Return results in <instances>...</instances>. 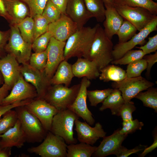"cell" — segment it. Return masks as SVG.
<instances>
[{
    "instance_id": "obj_1",
    "label": "cell",
    "mask_w": 157,
    "mask_h": 157,
    "mask_svg": "<svg viewBox=\"0 0 157 157\" xmlns=\"http://www.w3.org/2000/svg\"><path fill=\"white\" fill-rule=\"evenodd\" d=\"M99 25L93 28L83 27L78 30L67 40L64 49L65 59L73 57L88 58L97 29Z\"/></svg>"
},
{
    "instance_id": "obj_2",
    "label": "cell",
    "mask_w": 157,
    "mask_h": 157,
    "mask_svg": "<svg viewBox=\"0 0 157 157\" xmlns=\"http://www.w3.org/2000/svg\"><path fill=\"white\" fill-rule=\"evenodd\" d=\"M113 44L99 25L96 32L88 59L94 62L99 70L113 60L112 55Z\"/></svg>"
},
{
    "instance_id": "obj_3",
    "label": "cell",
    "mask_w": 157,
    "mask_h": 157,
    "mask_svg": "<svg viewBox=\"0 0 157 157\" xmlns=\"http://www.w3.org/2000/svg\"><path fill=\"white\" fill-rule=\"evenodd\" d=\"M15 108L24 133L26 142L32 143L42 142L45 138L48 131L39 119L30 112L24 105Z\"/></svg>"
},
{
    "instance_id": "obj_4",
    "label": "cell",
    "mask_w": 157,
    "mask_h": 157,
    "mask_svg": "<svg viewBox=\"0 0 157 157\" xmlns=\"http://www.w3.org/2000/svg\"><path fill=\"white\" fill-rule=\"evenodd\" d=\"M79 118L68 108L59 110L53 118L50 131L62 138L67 144H76L77 140L73 136V127L75 120Z\"/></svg>"
},
{
    "instance_id": "obj_5",
    "label": "cell",
    "mask_w": 157,
    "mask_h": 157,
    "mask_svg": "<svg viewBox=\"0 0 157 157\" xmlns=\"http://www.w3.org/2000/svg\"><path fill=\"white\" fill-rule=\"evenodd\" d=\"M51 85L43 99L58 110L68 108L74 101L79 91L81 84L70 88L62 84Z\"/></svg>"
},
{
    "instance_id": "obj_6",
    "label": "cell",
    "mask_w": 157,
    "mask_h": 157,
    "mask_svg": "<svg viewBox=\"0 0 157 157\" xmlns=\"http://www.w3.org/2000/svg\"><path fill=\"white\" fill-rule=\"evenodd\" d=\"M10 25L9 37L5 52L13 55L19 63H27L31 54L32 44L23 39L16 24Z\"/></svg>"
},
{
    "instance_id": "obj_7",
    "label": "cell",
    "mask_w": 157,
    "mask_h": 157,
    "mask_svg": "<svg viewBox=\"0 0 157 157\" xmlns=\"http://www.w3.org/2000/svg\"><path fill=\"white\" fill-rule=\"evenodd\" d=\"M67 145L62 138L49 131L42 143L27 150L42 157H66Z\"/></svg>"
},
{
    "instance_id": "obj_8",
    "label": "cell",
    "mask_w": 157,
    "mask_h": 157,
    "mask_svg": "<svg viewBox=\"0 0 157 157\" xmlns=\"http://www.w3.org/2000/svg\"><path fill=\"white\" fill-rule=\"evenodd\" d=\"M123 17L131 23L140 31L156 16L147 9L142 7L113 4Z\"/></svg>"
},
{
    "instance_id": "obj_9",
    "label": "cell",
    "mask_w": 157,
    "mask_h": 157,
    "mask_svg": "<svg viewBox=\"0 0 157 157\" xmlns=\"http://www.w3.org/2000/svg\"><path fill=\"white\" fill-rule=\"evenodd\" d=\"M157 30V16L130 40L124 42L118 43L113 46L112 51L113 60L121 58L127 51L138 45H144L148 35Z\"/></svg>"
},
{
    "instance_id": "obj_10",
    "label": "cell",
    "mask_w": 157,
    "mask_h": 157,
    "mask_svg": "<svg viewBox=\"0 0 157 157\" xmlns=\"http://www.w3.org/2000/svg\"><path fill=\"white\" fill-rule=\"evenodd\" d=\"M154 83L141 76L133 78H126L122 81L113 83L114 88L118 89L121 92L125 102L131 101L139 92L153 87Z\"/></svg>"
},
{
    "instance_id": "obj_11",
    "label": "cell",
    "mask_w": 157,
    "mask_h": 157,
    "mask_svg": "<svg viewBox=\"0 0 157 157\" xmlns=\"http://www.w3.org/2000/svg\"><path fill=\"white\" fill-rule=\"evenodd\" d=\"M20 72L26 81L32 84L37 94L36 98L43 99L51 85L44 71H42L26 63L20 66Z\"/></svg>"
},
{
    "instance_id": "obj_12",
    "label": "cell",
    "mask_w": 157,
    "mask_h": 157,
    "mask_svg": "<svg viewBox=\"0 0 157 157\" xmlns=\"http://www.w3.org/2000/svg\"><path fill=\"white\" fill-rule=\"evenodd\" d=\"M24 106L39 119L47 131H50L53 118L58 110L43 99H32Z\"/></svg>"
},
{
    "instance_id": "obj_13",
    "label": "cell",
    "mask_w": 157,
    "mask_h": 157,
    "mask_svg": "<svg viewBox=\"0 0 157 157\" xmlns=\"http://www.w3.org/2000/svg\"><path fill=\"white\" fill-rule=\"evenodd\" d=\"M91 82L85 77H83L80 83L81 86L73 104L68 108L90 125H92L95 120L92 115L88 109L86 103L87 89L90 86Z\"/></svg>"
},
{
    "instance_id": "obj_14",
    "label": "cell",
    "mask_w": 157,
    "mask_h": 157,
    "mask_svg": "<svg viewBox=\"0 0 157 157\" xmlns=\"http://www.w3.org/2000/svg\"><path fill=\"white\" fill-rule=\"evenodd\" d=\"M66 42L59 41L52 37L47 49V58L44 70L45 74L50 80L60 63L65 60L64 49Z\"/></svg>"
},
{
    "instance_id": "obj_15",
    "label": "cell",
    "mask_w": 157,
    "mask_h": 157,
    "mask_svg": "<svg viewBox=\"0 0 157 157\" xmlns=\"http://www.w3.org/2000/svg\"><path fill=\"white\" fill-rule=\"evenodd\" d=\"M37 96L35 88L26 81L21 74L12 88L10 94L3 99L1 105L10 104L28 99H33Z\"/></svg>"
},
{
    "instance_id": "obj_16",
    "label": "cell",
    "mask_w": 157,
    "mask_h": 157,
    "mask_svg": "<svg viewBox=\"0 0 157 157\" xmlns=\"http://www.w3.org/2000/svg\"><path fill=\"white\" fill-rule=\"evenodd\" d=\"M78 30L76 23L67 15L61 14L58 20L49 24L48 31L56 39L66 42Z\"/></svg>"
},
{
    "instance_id": "obj_17",
    "label": "cell",
    "mask_w": 157,
    "mask_h": 157,
    "mask_svg": "<svg viewBox=\"0 0 157 157\" xmlns=\"http://www.w3.org/2000/svg\"><path fill=\"white\" fill-rule=\"evenodd\" d=\"M78 119L75 121L74 129L77 133V140L80 142L92 146L100 138L106 136V133L99 122L97 123L94 127H92L86 122H81Z\"/></svg>"
},
{
    "instance_id": "obj_18",
    "label": "cell",
    "mask_w": 157,
    "mask_h": 157,
    "mask_svg": "<svg viewBox=\"0 0 157 157\" xmlns=\"http://www.w3.org/2000/svg\"><path fill=\"white\" fill-rule=\"evenodd\" d=\"M120 128L115 130L111 135L104 136L99 145L92 156L96 157H105L114 154L127 136V134H121Z\"/></svg>"
},
{
    "instance_id": "obj_19",
    "label": "cell",
    "mask_w": 157,
    "mask_h": 157,
    "mask_svg": "<svg viewBox=\"0 0 157 157\" xmlns=\"http://www.w3.org/2000/svg\"><path fill=\"white\" fill-rule=\"evenodd\" d=\"M0 71L3 78L4 84L12 88L20 75V67L16 58L7 54L0 60Z\"/></svg>"
},
{
    "instance_id": "obj_20",
    "label": "cell",
    "mask_w": 157,
    "mask_h": 157,
    "mask_svg": "<svg viewBox=\"0 0 157 157\" xmlns=\"http://www.w3.org/2000/svg\"><path fill=\"white\" fill-rule=\"evenodd\" d=\"M66 14L76 24L78 29L93 17L87 9L83 0H68Z\"/></svg>"
},
{
    "instance_id": "obj_21",
    "label": "cell",
    "mask_w": 157,
    "mask_h": 157,
    "mask_svg": "<svg viewBox=\"0 0 157 157\" xmlns=\"http://www.w3.org/2000/svg\"><path fill=\"white\" fill-rule=\"evenodd\" d=\"M0 148L22 147L26 142V138L18 119L15 125L4 133L0 135Z\"/></svg>"
},
{
    "instance_id": "obj_22",
    "label": "cell",
    "mask_w": 157,
    "mask_h": 157,
    "mask_svg": "<svg viewBox=\"0 0 157 157\" xmlns=\"http://www.w3.org/2000/svg\"><path fill=\"white\" fill-rule=\"evenodd\" d=\"M105 8V19L104 21V30L110 39L116 34L124 19L118 13L113 4L104 2Z\"/></svg>"
},
{
    "instance_id": "obj_23",
    "label": "cell",
    "mask_w": 157,
    "mask_h": 157,
    "mask_svg": "<svg viewBox=\"0 0 157 157\" xmlns=\"http://www.w3.org/2000/svg\"><path fill=\"white\" fill-rule=\"evenodd\" d=\"M72 67L74 76L78 78L85 77L89 80L95 79L99 77L100 74L96 63L85 58H78L72 65Z\"/></svg>"
},
{
    "instance_id": "obj_24",
    "label": "cell",
    "mask_w": 157,
    "mask_h": 157,
    "mask_svg": "<svg viewBox=\"0 0 157 157\" xmlns=\"http://www.w3.org/2000/svg\"><path fill=\"white\" fill-rule=\"evenodd\" d=\"M3 0L6 11L12 19V23L10 24H16L29 16L28 7L21 0Z\"/></svg>"
},
{
    "instance_id": "obj_25",
    "label": "cell",
    "mask_w": 157,
    "mask_h": 157,
    "mask_svg": "<svg viewBox=\"0 0 157 157\" xmlns=\"http://www.w3.org/2000/svg\"><path fill=\"white\" fill-rule=\"evenodd\" d=\"M67 61L65 59L59 64L54 74L50 80L51 85L64 84L67 87L69 86L74 76L72 65Z\"/></svg>"
},
{
    "instance_id": "obj_26",
    "label": "cell",
    "mask_w": 157,
    "mask_h": 157,
    "mask_svg": "<svg viewBox=\"0 0 157 157\" xmlns=\"http://www.w3.org/2000/svg\"><path fill=\"white\" fill-rule=\"evenodd\" d=\"M124 102L121 92L118 89L114 88L113 91L103 102L99 110L102 111L109 108L112 115L118 116L119 110Z\"/></svg>"
},
{
    "instance_id": "obj_27",
    "label": "cell",
    "mask_w": 157,
    "mask_h": 157,
    "mask_svg": "<svg viewBox=\"0 0 157 157\" xmlns=\"http://www.w3.org/2000/svg\"><path fill=\"white\" fill-rule=\"evenodd\" d=\"M99 71V79L104 82H119L126 78V71L114 64H109Z\"/></svg>"
},
{
    "instance_id": "obj_28",
    "label": "cell",
    "mask_w": 157,
    "mask_h": 157,
    "mask_svg": "<svg viewBox=\"0 0 157 157\" xmlns=\"http://www.w3.org/2000/svg\"><path fill=\"white\" fill-rule=\"evenodd\" d=\"M97 147L83 142L68 144L67 146V157H90Z\"/></svg>"
},
{
    "instance_id": "obj_29",
    "label": "cell",
    "mask_w": 157,
    "mask_h": 157,
    "mask_svg": "<svg viewBox=\"0 0 157 157\" xmlns=\"http://www.w3.org/2000/svg\"><path fill=\"white\" fill-rule=\"evenodd\" d=\"M87 9L97 22H102L105 19V8L102 0H83Z\"/></svg>"
},
{
    "instance_id": "obj_30",
    "label": "cell",
    "mask_w": 157,
    "mask_h": 157,
    "mask_svg": "<svg viewBox=\"0 0 157 157\" xmlns=\"http://www.w3.org/2000/svg\"><path fill=\"white\" fill-rule=\"evenodd\" d=\"M23 39L32 44L34 41V22L33 18L27 16L16 24Z\"/></svg>"
},
{
    "instance_id": "obj_31",
    "label": "cell",
    "mask_w": 157,
    "mask_h": 157,
    "mask_svg": "<svg viewBox=\"0 0 157 157\" xmlns=\"http://www.w3.org/2000/svg\"><path fill=\"white\" fill-rule=\"evenodd\" d=\"M144 92H141L135 98L141 100L144 106L154 109L157 112V88L153 87Z\"/></svg>"
},
{
    "instance_id": "obj_32",
    "label": "cell",
    "mask_w": 157,
    "mask_h": 157,
    "mask_svg": "<svg viewBox=\"0 0 157 157\" xmlns=\"http://www.w3.org/2000/svg\"><path fill=\"white\" fill-rule=\"evenodd\" d=\"M113 4L142 7L155 15L157 14V3L153 0H115Z\"/></svg>"
},
{
    "instance_id": "obj_33",
    "label": "cell",
    "mask_w": 157,
    "mask_h": 157,
    "mask_svg": "<svg viewBox=\"0 0 157 157\" xmlns=\"http://www.w3.org/2000/svg\"><path fill=\"white\" fill-rule=\"evenodd\" d=\"M137 31L131 23L125 19L124 21L116 33L118 37V43H122L130 40Z\"/></svg>"
},
{
    "instance_id": "obj_34",
    "label": "cell",
    "mask_w": 157,
    "mask_h": 157,
    "mask_svg": "<svg viewBox=\"0 0 157 157\" xmlns=\"http://www.w3.org/2000/svg\"><path fill=\"white\" fill-rule=\"evenodd\" d=\"M147 63L143 58L128 65L126 71V78H133L141 76L142 72L147 67Z\"/></svg>"
},
{
    "instance_id": "obj_35",
    "label": "cell",
    "mask_w": 157,
    "mask_h": 157,
    "mask_svg": "<svg viewBox=\"0 0 157 157\" xmlns=\"http://www.w3.org/2000/svg\"><path fill=\"white\" fill-rule=\"evenodd\" d=\"M113 90V89L108 88L102 90H87V97L90 106L96 107L99 104L102 103Z\"/></svg>"
},
{
    "instance_id": "obj_36",
    "label": "cell",
    "mask_w": 157,
    "mask_h": 157,
    "mask_svg": "<svg viewBox=\"0 0 157 157\" xmlns=\"http://www.w3.org/2000/svg\"><path fill=\"white\" fill-rule=\"evenodd\" d=\"M0 119V135L13 127L18 119L16 111L12 109L6 112Z\"/></svg>"
},
{
    "instance_id": "obj_37",
    "label": "cell",
    "mask_w": 157,
    "mask_h": 157,
    "mask_svg": "<svg viewBox=\"0 0 157 157\" xmlns=\"http://www.w3.org/2000/svg\"><path fill=\"white\" fill-rule=\"evenodd\" d=\"M145 55L141 50L131 49L127 51L121 58L113 60L111 63L115 65H128L142 58Z\"/></svg>"
},
{
    "instance_id": "obj_38",
    "label": "cell",
    "mask_w": 157,
    "mask_h": 157,
    "mask_svg": "<svg viewBox=\"0 0 157 157\" xmlns=\"http://www.w3.org/2000/svg\"><path fill=\"white\" fill-rule=\"evenodd\" d=\"M47 49L44 51L35 52L31 54L29 65L33 68L40 71H44L47 61Z\"/></svg>"
},
{
    "instance_id": "obj_39",
    "label": "cell",
    "mask_w": 157,
    "mask_h": 157,
    "mask_svg": "<svg viewBox=\"0 0 157 157\" xmlns=\"http://www.w3.org/2000/svg\"><path fill=\"white\" fill-rule=\"evenodd\" d=\"M34 22V41L39 36L48 31L49 24L41 14H37L33 18Z\"/></svg>"
},
{
    "instance_id": "obj_40",
    "label": "cell",
    "mask_w": 157,
    "mask_h": 157,
    "mask_svg": "<svg viewBox=\"0 0 157 157\" xmlns=\"http://www.w3.org/2000/svg\"><path fill=\"white\" fill-rule=\"evenodd\" d=\"M61 14L60 10L50 1L48 0L42 15L50 24L58 20Z\"/></svg>"
},
{
    "instance_id": "obj_41",
    "label": "cell",
    "mask_w": 157,
    "mask_h": 157,
    "mask_svg": "<svg viewBox=\"0 0 157 157\" xmlns=\"http://www.w3.org/2000/svg\"><path fill=\"white\" fill-rule=\"evenodd\" d=\"M28 7L29 16L33 18L37 14L42 15L48 0H20Z\"/></svg>"
},
{
    "instance_id": "obj_42",
    "label": "cell",
    "mask_w": 157,
    "mask_h": 157,
    "mask_svg": "<svg viewBox=\"0 0 157 157\" xmlns=\"http://www.w3.org/2000/svg\"><path fill=\"white\" fill-rule=\"evenodd\" d=\"M52 35L48 31L37 38L32 44V49L35 52L43 51L47 49Z\"/></svg>"
},
{
    "instance_id": "obj_43",
    "label": "cell",
    "mask_w": 157,
    "mask_h": 157,
    "mask_svg": "<svg viewBox=\"0 0 157 157\" xmlns=\"http://www.w3.org/2000/svg\"><path fill=\"white\" fill-rule=\"evenodd\" d=\"M122 127L120 129L119 132L122 134L132 133L137 130H141L144 124L137 119L127 121H123Z\"/></svg>"
},
{
    "instance_id": "obj_44",
    "label": "cell",
    "mask_w": 157,
    "mask_h": 157,
    "mask_svg": "<svg viewBox=\"0 0 157 157\" xmlns=\"http://www.w3.org/2000/svg\"><path fill=\"white\" fill-rule=\"evenodd\" d=\"M136 109L133 102L131 101L125 102L120 107L117 116H120L123 121L132 120V114Z\"/></svg>"
},
{
    "instance_id": "obj_45",
    "label": "cell",
    "mask_w": 157,
    "mask_h": 157,
    "mask_svg": "<svg viewBox=\"0 0 157 157\" xmlns=\"http://www.w3.org/2000/svg\"><path fill=\"white\" fill-rule=\"evenodd\" d=\"M148 39L146 44L140 47H136L142 50L145 55L156 52L157 50V34L149 38Z\"/></svg>"
},
{
    "instance_id": "obj_46",
    "label": "cell",
    "mask_w": 157,
    "mask_h": 157,
    "mask_svg": "<svg viewBox=\"0 0 157 157\" xmlns=\"http://www.w3.org/2000/svg\"><path fill=\"white\" fill-rule=\"evenodd\" d=\"M144 149V147L141 145L131 149H127L124 146H122L114 155L117 157H127L131 154L138 152Z\"/></svg>"
},
{
    "instance_id": "obj_47",
    "label": "cell",
    "mask_w": 157,
    "mask_h": 157,
    "mask_svg": "<svg viewBox=\"0 0 157 157\" xmlns=\"http://www.w3.org/2000/svg\"><path fill=\"white\" fill-rule=\"evenodd\" d=\"M32 99H28L20 102L5 106H0V119L2 116L8 111L12 109L17 107L25 105L30 102Z\"/></svg>"
},
{
    "instance_id": "obj_48",
    "label": "cell",
    "mask_w": 157,
    "mask_h": 157,
    "mask_svg": "<svg viewBox=\"0 0 157 157\" xmlns=\"http://www.w3.org/2000/svg\"><path fill=\"white\" fill-rule=\"evenodd\" d=\"M143 58L145 59L147 63L146 74L147 76L149 77L152 67L157 62V52L156 51L154 54L145 55Z\"/></svg>"
},
{
    "instance_id": "obj_49",
    "label": "cell",
    "mask_w": 157,
    "mask_h": 157,
    "mask_svg": "<svg viewBox=\"0 0 157 157\" xmlns=\"http://www.w3.org/2000/svg\"><path fill=\"white\" fill-rule=\"evenodd\" d=\"M10 33V29L5 31L0 30V56L1 58L5 52V48L8 41Z\"/></svg>"
},
{
    "instance_id": "obj_50",
    "label": "cell",
    "mask_w": 157,
    "mask_h": 157,
    "mask_svg": "<svg viewBox=\"0 0 157 157\" xmlns=\"http://www.w3.org/2000/svg\"><path fill=\"white\" fill-rule=\"evenodd\" d=\"M153 134V138L154 141L152 144L149 147H147L144 149L142 152L140 154L139 156L140 157H144L147 154L151 152L157 147V130H155Z\"/></svg>"
},
{
    "instance_id": "obj_51",
    "label": "cell",
    "mask_w": 157,
    "mask_h": 157,
    "mask_svg": "<svg viewBox=\"0 0 157 157\" xmlns=\"http://www.w3.org/2000/svg\"><path fill=\"white\" fill-rule=\"evenodd\" d=\"M60 10L62 14H66V10L68 0H49Z\"/></svg>"
},
{
    "instance_id": "obj_52",
    "label": "cell",
    "mask_w": 157,
    "mask_h": 157,
    "mask_svg": "<svg viewBox=\"0 0 157 157\" xmlns=\"http://www.w3.org/2000/svg\"><path fill=\"white\" fill-rule=\"evenodd\" d=\"M11 89L9 86L4 83L0 88V106H1L3 99L8 94L9 91Z\"/></svg>"
},
{
    "instance_id": "obj_53",
    "label": "cell",
    "mask_w": 157,
    "mask_h": 157,
    "mask_svg": "<svg viewBox=\"0 0 157 157\" xmlns=\"http://www.w3.org/2000/svg\"><path fill=\"white\" fill-rule=\"evenodd\" d=\"M0 16L6 19L10 24L11 23V18L6 11L3 0H0Z\"/></svg>"
},
{
    "instance_id": "obj_54",
    "label": "cell",
    "mask_w": 157,
    "mask_h": 157,
    "mask_svg": "<svg viewBox=\"0 0 157 157\" xmlns=\"http://www.w3.org/2000/svg\"><path fill=\"white\" fill-rule=\"evenodd\" d=\"M11 147L0 148V157H9L11 154Z\"/></svg>"
},
{
    "instance_id": "obj_55",
    "label": "cell",
    "mask_w": 157,
    "mask_h": 157,
    "mask_svg": "<svg viewBox=\"0 0 157 157\" xmlns=\"http://www.w3.org/2000/svg\"><path fill=\"white\" fill-rule=\"evenodd\" d=\"M4 81L3 75L0 71V85L3 84L4 83Z\"/></svg>"
},
{
    "instance_id": "obj_56",
    "label": "cell",
    "mask_w": 157,
    "mask_h": 157,
    "mask_svg": "<svg viewBox=\"0 0 157 157\" xmlns=\"http://www.w3.org/2000/svg\"><path fill=\"white\" fill-rule=\"evenodd\" d=\"M103 2H106L113 4L115 0H102Z\"/></svg>"
},
{
    "instance_id": "obj_57",
    "label": "cell",
    "mask_w": 157,
    "mask_h": 157,
    "mask_svg": "<svg viewBox=\"0 0 157 157\" xmlns=\"http://www.w3.org/2000/svg\"><path fill=\"white\" fill-rule=\"evenodd\" d=\"M1 56H0V60L1 59Z\"/></svg>"
}]
</instances>
